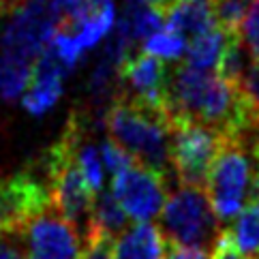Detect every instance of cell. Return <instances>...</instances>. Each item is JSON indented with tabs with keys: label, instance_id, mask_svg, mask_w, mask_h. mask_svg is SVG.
Returning a JSON list of instances; mask_svg holds the SVG:
<instances>
[{
	"label": "cell",
	"instance_id": "30",
	"mask_svg": "<svg viewBox=\"0 0 259 259\" xmlns=\"http://www.w3.org/2000/svg\"><path fill=\"white\" fill-rule=\"evenodd\" d=\"M5 13H7V7H5L3 0H0V15H5Z\"/></svg>",
	"mask_w": 259,
	"mask_h": 259
},
{
	"label": "cell",
	"instance_id": "14",
	"mask_svg": "<svg viewBox=\"0 0 259 259\" xmlns=\"http://www.w3.org/2000/svg\"><path fill=\"white\" fill-rule=\"evenodd\" d=\"M92 229L109 236L112 240L120 238L128 229V214L120 201L112 193V189H103L95 195V206H92ZM90 229V231H92Z\"/></svg>",
	"mask_w": 259,
	"mask_h": 259
},
{
	"label": "cell",
	"instance_id": "20",
	"mask_svg": "<svg viewBox=\"0 0 259 259\" xmlns=\"http://www.w3.org/2000/svg\"><path fill=\"white\" fill-rule=\"evenodd\" d=\"M101 154H103V165H105V171L112 174V178L118 174L126 171L128 167H133V165L137 163L131 154H128L126 150H122L120 146H116L112 140L103 142V146H101Z\"/></svg>",
	"mask_w": 259,
	"mask_h": 259
},
{
	"label": "cell",
	"instance_id": "29",
	"mask_svg": "<svg viewBox=\"0 0 259 259\" xmlns=\"http://www.w3.org/2000/svg\"><path fill=\"white\" fill-rule=\"evenodd\" d=\"M251 56H253V60L259 64V43H255V45H251Z\"/></svg>",
	"mask_w": 259,
	"mask_h": 259
},
{
	"label": "cell",
	"instance_id": "31",
	"mask_svg": "<svg viewBox=\"0 0 259 259\" xmlns=\"http://www.w3.org/2000/svg\"><path fill=\"white\" fill-rule=\"evenodd\" d=\"M255 259H259V257H255Z\"/></svg>",
	"mask_w": 259,
	"mask_h": 259
},
{
	"label": "cell",
	"instance_id": "7",
	"mask_svg": "<svg viewBox=\"0 0 259 259\" xmlns=\"http://www.w3.org/2000/svg\"><path fill=\"white\" fill-rule=\"evenodd\" d=\"M52 206L48 182L32 171L0 180V236H22L24 227Z\"/></svg>",
	"mask_w": 259,
	"mask_h": 259
},
{
	"label": "cell",
	"instance_id": "26",
	"mask_svg": "<svg viewBox=\"0 0 259 259\" xmlns=\"http://www.w3.org/2000/svg\"><path fill=\"white\" fill-rule=\"evenodd\" d=\"M9 238L11 236H0V259H24L22 246Z\"/></svg>",
	"mask_w": 259,
	"mask_h": 259
},
{
	"label": "cell",
	"instance_id": "6",
	"mask_svg": "<svg viewBox=\"0 0 259 259\" xmlns=\"http://www.w3.org/2000/svg\"><path fill=\"white\" fill-rule=\"evenodd\" d=\"M225 135L199 122L171 124V167L178 184L206 189Z\"/></svg>",
	"mask_w": 259,
	"mask_h": 259
},
{
	"label": "cell",
	"instance_id": "3",
	"mask_svg": "<svg viewBox=\"0 0 259 259\" xmlns=\"http://www.w3.org/2000/svg\"><path fill=\"white\" fill-rule=\"evenodd\" d=\"M206 191L221 223L236 219L248 203L259 199L257 154L236 140H225L210 169Z\"/></svg>",
	"mask_w": 259,
	"mask_h": 259
},
{
	"label": "cell",
	"instance_id": "24",
	"mask_svg": "<svg viewBox=\"0 0 259 259\" xmlns=\"http://www.w3.org/2000/svg\"><path fill=\"white\" fill-rule=\"evenodd\" d=\"M212 259H246V255L231 242L227 229H223V234H221L214 248H212Z\"/></svg>",
	"mask_w": 259,
	"mask_h": 259
},
{
	"label": "cell",
	"instance_id": "28",
	"mask_svg": "<svg viewBox=\"0 0 259 259\" xmlns=\"http://www.w3.org/2000/svg\"><path fill=\"white\" fill-rule=\"evenodd\" d=\"M3 3H5V7H7V13H13L15 9L24 3V0H3Z\"/></svg>",
	"mask_w": 259,
	"mask_h": 259
},
{
	"label": "cell",
	"instance_id": "11",
	"mask_svg": "<svg viewBox=\"0 0 259 259\" xmlns=\"http://www.w3.org/2000/svg\"><path fill=\"white\" fill-rule=\"evenodd\" d=\"M64 75H69V69L60 62V58L52 52L48 45L36 62L32 64V75L28 90L24 92L22 103L26 107V112L32 116H43L58 103V99L62 95V79Z\"/></svg>",
	"mask_w": 259,
	"mask_h": 259
},
{
	"label": "cell",
	"instance_id": "12",
	"mask_svg": "<svg viewBox=\"0 0 259 259\" xmlns=\"http://www.w3.org/2000/svg\"><path fill=\"white\" fill-rule=\"evenodd\" d=\"M165 26L184 39H195L217 26L214 5L212 0H176L165 13Z\"/></svg>",
	"mask_w": 259,
	"mask_h": 259
},
{
	"label": "cell",
	"instance_id": "21",
	"mask_svg": "<svg viewBox=\"0 0 259 259\" xmlns=\"http://www.w3.org/2000/svg\"><path fill=\"white\" fill-rule=\"evenodd\" d=\"M79 259H114L112 238L92 229L84 238V248H81Z\"/></svg>",
	"mask_w": 259,
	"mask_h": 259
},
{
	"label": "cell",
	"instance_id": "13",
	"mask_svg": "<svg viewBox=\"0 0 259 259\" xmlns=\"http://www.w3.org/2000/svg\"><path fill=\"white\" fill-rule=\"evenodd\" d=\"M165 236L159 225L137 223L128 227L114 244V259H163Z\"/></svg>",
	"mask_w": 259,
	"mask_h": 259
},
{
	"label": "cell",
	"instance_id": "27",
	"mask_svg": "<svg viewBox=\"0 0 259 259\" xmlns=\"http://www.w3.org/2000/svg\"><path fill=\"white\" fill-rule=\"evenodd\" d=\"M148 3H150L152 7H156L159 9V11H163V13H167L169 9L176 5V0H148Z\"/></svg>",
	"mask_w": 259,
	"mask_h": 259
},
{
	"label": "cell",
	"instance_id": "5",
	"mask_svg": "<svg viewBox=\"0 0 259 259\" xmlns=\"http://www.w3.org/2000/svg\"><path fill=\"white\" fill-rule=\"evenodd\" d=\"M58 22L52 9V0H24L11 13V22L0 39V56L34 64L36 58L48 50Z\"/></svg>",
	"mask_w": 259,
	"mask_h": 259
},
{
	"label": "cell",
	"instance_id": "15",
	"mask_svg": "<svg viewBox=\"0 0 259 259\" xmlns=\"http://www.w3.org/2000/svg\"><path fill=\"white\" fill-rule=\"evenodd\" d=\"M229 32L223 30L221 26H214L208 32H203L195 39L187 43V52H184V62L193 69H214L219 67L221 54L225 50Z\"/></svg>",
	"mask_w": 259,
	"mask_h": 259
},
{
	"label": "cell",
	"instance_id": "25",
	"mask_svg": "<svg viewBox=\"0 0 259 259\" xmlns=\"http://www.w3.org/2000/svg\"><path fill=\"white\" fill-rule=\"evenodd\" d=\"M165 259H210L208 251L201 248H189V246H174L169 244V253Z\"/></svg>",
	"mask_w": 259,
	"mask_h": 259
},
{
	"label": "cell",
	"instance_id": "1",
	"mask_svg": "<svg viewBox=\"0 0 259 259\" xmlns=\"http://www.w3.org/2000/svg\"><path fill=\"white\" fill-rule=\"evenodd\" d=\"M163 109L171 124L199 122L234 137L246 124L253 105L238 86L229 84L212 69H193L176 62L167 71Z\"/></svg>",
	"mask_w": 259,
	"mask_h": 259
},
{
	"label": "cell",
	"instance_id": "10",
	"mask_svg": "<svg viewBox=\"0 0 259 259\" xmlns=\"http://www.w3.org/2000/svg\"><path fill=\"white\" fill-rule=\"evenodd\" d=\"M167 64L148 52H137L120 69V92L142 103L163 107L167 90Z\"/></svg>",
	"mask_w": 259,
	"mask_h": 259
},
{
	"label": "cell",
	"instance_id": "8",
	"mask_svg": "<svg viewBox=\"0 0 259 259\" xmlns=\"http://www.w3.org/2000/svg\"><path fill=\"white\" fill-rule=\"evenodd\" d=\"M167 182L169 180L159 171L135 163L133 167L112 178V193L135 223H150L152 219L161 217L167 201Z\"/></svg>",
	"mask_w": 259,
	"mask_h": 259
},
{
	"label": "cell",
	"instance_id": "17",
	"mask_svg": "<svg viewBox=\"0 0 259 259\" xmlns=\"http://www.w3.org/2000/svg\"><path fill=\"white\" fill-rule=\"evenodd\" d=\"M227 234L231 242L246 255V259L259 257V199L251 201L231 221Z\"/></svg>",
	"mask_w": 259,
	"mask_h": 259
},
{
	"label": "cell",
	"instance_id": "2",
	"mask_svg": "<svg viewBox=\"0 0 259 259\" xmlns=\"http://www.w3.org/2000/svg\"><path fill=\"white\" fill-rule=\"evenodd\" d=\"M105 131L116 146L126 150L144 167L169 180L171 167V122L163 107L142 103L120 95L105 112Z\"/></svg>",
	"mask_w": 259,
	"mask_h": 259
},
{
	"label": "cell",
	"instance_id": "19",
	"mask_svg": "<svg viewBox=\"0 0 259 259\" xmlns=\"http://www.w3.org/2000/svg\"><path fill=\"white\" fill-rule=\"evenodd\" d=\"M251 3L253 0H212L217 26L227 32H240Z\"/></svg>",
	"mask_w": 259,
	"mask_h": 259
},
{
	"label": "cell",
	"instance_id": "4",
	"mask_svg": "<svg viewBox=\"0 0 259 259\" xmlns=\"http://www.w3.org/2000/svg\"><path fill=\"white\" fill-rule=\"evenodd\" d=\"M159 221L165 240L174 246L208 251L214 248L217 240L223 234L208 191L201 187L178 184V189L167 195Z\"/></svg>",
	"mask_w": 259,
	"mask_h": 259
},
{
	"label": "cell",
	"instance_id": "22",
	"mask_svg": "<svg viewBox=\"0 0 259 259\" xmlns=\"http://www.w3.org/2000/svg\"><path fill=\"white\" fill-rule=\"evenodd\" d=\"M238 88L248 103L259 109V64L257 62H253V67L246 71V75L238 84Z\"/></svg>",
	"mask_w": 259,
	"mask_h": 259
},
{
	"label": "cell",
	"instance_id": "23",
	"mask_svg": "<svg viewBox=\"0 0 259 259\" xmlns=\"http://www.w3.org/2000/svg\"><path fill=\"white\" fill-rule=\"evenodd\" d=\"M240 36L248 45L259 43V0H253L248 7V13L242 22V28H240Z\"/></svg>",
	"mask_w": 259,
	"mask_h": 259
},
{
	"label": "cell",
	"instance_id": "9",
	"mask_svg": "<svg viewBox=\"0 0 259 259\" xmlns=\"http://www.w3.org/2000/svg\"><path fill=\"white\" fill-rule=\"evenodd\" d=\"M28 259H79L81 234L56 208L36 214L22 231Z\"/></svg>",
	"mask_w": 259,
	"mask_h": 259
},
{
	"label": "cell",
	"instance_id": "16",
	"mask_svg": "<svg viewBox=\"0 0 259 259\" xmlns=\"http://www.w3.org/2000/svg\"><path fill=\"white\" fill-rule=\"evenodd\" d=\"M253 56H251V45H248L240 32H229L227 36V43H225V50L221 54V60H219V75L227 79L229 84L238 86L242 77L246 75V71L253 67Z\"/></svg>",
	"mask_w": 259,
	"mask_h": 259
},
{
	"label": "cell",
	"instance_id": "18",
	"mask_svg": "<svg viewBox=\"0 0 259 259\" xmlns=\"http://www.w3.org/2000/svg\"><path fill=\"white\" fill-rule=\"evenodd\" d=\"M142 50L152 54V56H156V58H161V60L176 62V60H180L184 56V52H187V39L165 26L163 30H159L156 34H152L150 39L144 41Z\"/></svg>",
	"mask_w": 259,
	"mask_h": 259
}]
</instances>
